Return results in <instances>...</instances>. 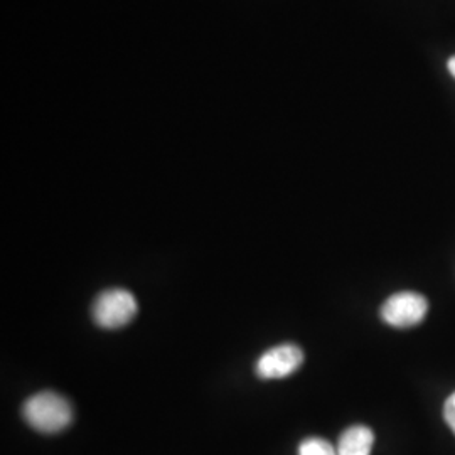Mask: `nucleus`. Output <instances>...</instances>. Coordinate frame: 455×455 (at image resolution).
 Wrapping results in <instances>:
<instances>
[{
	"instance_id": "nucleus-5",
	"label": "nucleus",
	"mask_w": 455,
	"mask_h": 455,
	"mask_svg": "<svg viewBox=\"0 0 455 455\" xmlns=\"http://www.w3.org/2000/svg\"><path fill=\"white\" fill-rule=\"evenodd\" d=\"M373 430L366 425H353L346 428L338 442V455H371Z\"/></svg>"
},
{
	"instance_id": "nucleus-7",
	"label": "nucleus",
	"mask_w": 455,
	"mask_h": 455,
	"mask_svg": "<svg viewBox=\"0 0 455 455\" xmlns=\"http://www.w3.org/2000/svg\"><path fill=\"white\" fill-rule=\"evenodd\" d=\"M443 419L455 434V391L447 398V402L443 405Z\"/></svg>"
},
{
	"instance_id": "nucleus-8",
	"label": "nucleus",
	"mask_w": 455,
	"mask_h": 455,
	"mask_svg": "<svg viewBox=\"0 0 455 455\" xmlns=\"http://www.w3.org/2000/svg\"><path fill=\"white\" fill-rule=\"evenodd\" d=\"M449 71H451V75L455 78V56L449 60Z\"/></svg>"
},
{
	"instance_id": "nucleus-3",
	"label": "nucleus",
	"mask_w": 455,
	"mask_h": 455,
	"mask_svg": "<svg viewBox=\"0 0 455 455\" xmlns=\"http://www.w3.org/2000/svg\"><path fill=\"white\" fill-rule=\"evenodd\" d=\"M428 312V300L417 292H398L387 299L381 307V319L391 327L420 324Z\"/></svg>"
},
{
	"instance_id": "nucleus-2",
	"label": "nucleus",
	"mask_w": 455,
	"mask_h": 455,
	"mask_svg": "<svg viewBox=\"0 0 455 455\" xmlns=\"http://www.w3.org/2000/svg\"><path fill=\"white\" fill-rule=\"evenodd\" d=\"M137 300L125 289H108L93 302L92 315L100 327L118 329L129 324L137 314Z\"/></svg>"
},
{
	"instance_id": "nucleus-6",
	"label": "nucleus",
	"mask_w": 455,
	"mask_h": 455,
	"mask_svg": "<svg viewBox=\"0 0 455 455\" xmlns=\"http://www.w3.org/2000/svg\"><path fill=\"white\" fill-rule=\"evenodd\" d=\"M299 455H338V449L321 437H309L299 445Z\"/></svg>"
},
{
	"instance_id": "nucleus-4",
	"label": "nucleus",
	"mask_w": 455,
	"mask_h": 455,
	"mask_svg": "<svg viewBox=\"0 0 455 455\" xmlns=\"http://www.w3.org/2000/svg\"><path fill=\"white\" fill-rule=\"evenodd\" d=\"M302 363L304 353L299 346L280 344L261 355L255 364V371L261 379H280L295 373Z\"/></svg>"
},
{
	"instance_id": "nucleus-1",
	"label": "nucleus",
	"mask_w": 455,
	"mask_h": 455,
	"mask_svg": "<svg viewBox=\"0 0 455 455\" xmlns=\"http://www.w3.org/2000/svg\"><path fill=\"white\" fill-rule=\"evenodd\" d=\"M22 417L41 434H58L73 422V408L65 396L41 391L24 402Z\"/></svg>"
}]
</instances>
